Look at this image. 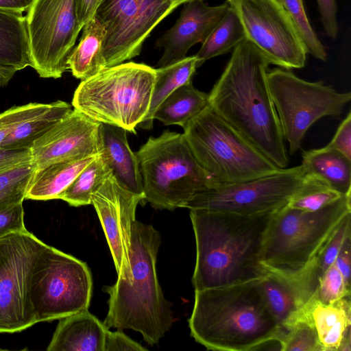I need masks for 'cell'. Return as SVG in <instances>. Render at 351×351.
I'll use <instances>...</instances> for the list:
<instances>
[{
	"mask_svg": "<svg viewBox=\"0 0 351 351\" xmlns=\"http://www.w3.org/2000/svg\"><path fill=\"white\" fill-rule=\"evenodd\" d=\"M23 13L0 8V65L16 71L30 66L26 19Z\"/></svg>",
	"mask_w": 351,
	"mask_h": 351,
	"instance_id": "obj_26",
	"label": "cell"
},
{
	"mask_svg": "<svg viewBox=\"0 0 351 351\" xmlns=\"http://www.w3.org/2000/svg\"><path fill=\"white\" fill-rule=\"evenodd\" d=\"M350 258L351 235L346 239L336 259L335 264L342 274L346 285L350 288Z\"/></svg>",
	"mask_w": 351,
	"mask_h": 351,
	"instance_id": "obj_43",
	"label": "cell"
},
{
	"mask_svg": "<svg viewBox=\"0 0 351 351\" xmlns=\"http://www.w3.org/2000/svg\"><path fill=\"white\" fill-rule=\"evenodd\" d=\"M267 82L291 154L300 149L306 131L315 122L324 117L340 115L351 99L350 92L338 93L322 81H306L289 69L268 71Z\"/></svg>",
	"mask_w": 351,
	"mask_h": 351,
	"instance_id": "obj_10",
	"label": "cell"
},
{
	"mask_svg": "<svg viewBox=\"0 0 351 351\" xmlns=\"http://www.w3.org/2000/svg\"><path fill=\"white\" fill-rule=\"evenodd\" d=\"M269 62L245 38L208 93V106L280 169L289 157L267 82Z\"/></svg>",
	"mask_w": 351,
	"mask_h": 351,
	"instance_id": "obj_1",
	"label": "cell"
},
{
	"mask_svg": "<svg viewBox=\"0 0 351 351\" xmlns=\"http://www.w3.org/2000/svg\"><path fill=\"white\" fill-rule=\"evenodd\" d=\"M351 213V194L313 212L286 204L276 212L265 237L262 263L268 271L295 273L320 252L343 218Z\"/></svg>",
	"mask_w": 351,
	"mask_h": 351,
	"instance_id": "obj_7",
	"label": "cell"
},
{
	"mask_svg": "<svg viewBox=\"0 0 351 351\" xmlns=\"http://www.w3.org/2000/svg\"><path fill=\"white\" fill-rule=\"evenodd\" d=\"M45 245L27 229L0 239V332H20L36 324L29 278Z\"/></svg>",
	"mask_w": 351,
	"mask_h": 351,
	"instance_id": "obj_13",
	"label": "cell"
},
{
	"mask_svg": "<svg viewBox=\"0 0 351 351\" xmlns=\"http://www.w3.org/2000/svg\"><path fill=\"white\" fill-rule=\"evenodd\" d=\"M71 106L58 100L42 104L26 119L15 126L1 146L7 148H31L32 144L72 110Z\"/></svg>",
	"mask_w": 351,
	"mask_h": 351,
	"instance_id": "obj_27",
	"label": "cell"
},
{
	"mask_svg": "<svg viewBox=\"0 0 351 351\" xmlns=\"http://www.w3.org/2000/svg\"><path fill=\"white\" fill-rule=\"evenodd\" d=\"M92 291L86 263L45 244L29 278V298L36 324L87 310Z\"/></svg>",
	"mask_w": 351,
	"mask_h": 351,
	"instance_id": "obj_9",
	"label": "cell"
},
{
	"mask_svg": "<svg viewBox=\"0 0 351 351\" xmlns=\"http://www.w3.org/2000/svg\"><path fill=\"white\" fill-rule=\"evenodd\" d=\"M147 348L132 340L122 330H108L104 342V351H145Z\"/></svg>",
	"mask_w": 351,
	"mask_h": 351,
	"instance_id": "obj_41",
	"label": "cell"
},
{
	"mask_svg": "<svg viewBox=\"0 0 351 351\" xmlns=\"http://www.w3.org/2000/svg\"><path fill=\"white\" fill-rule=\"evenodd\" d=\"M328 147L340 152L351 160V112L349 111L346 118L339 125L333 138Z\"/></svg>",
	"mask_w": 351,
	"mask_h": 351,
	"instance_id": "obj_39",
	"label": "cell"
},
{
	"mask_svg": "<svg viewBox=\"0 0 351 351\" xmlns=\"http://www.w3.org/2000/svg\"><path fill=\"white\" fill-rule=\"evenodd\" d=\"M33 0H0V8L24 12Z\"/></svg>",
	"mask_w": 351,
	"mask_h": 351,
	"instance_id": "obj_45",
	"label": "cell"
},
{
	"mask_svg": "<svg viewBox=\"0 0 351 351\" xmlns=\"http://www.w3.org/2000/svg\"><path fill=\"white\" fill-rule=\"evenodd\" d=\"M155 78V69L143 63L107 67L82 80L72 106L93 121L135 133L148 114Z\"/></svg>",
	"mask_w": 351,
	"mask_h": 351,
	"instance_id": "obj_6",
	"label": "cell"
},
{
	"mask_svg": "<svg viewBox=\"0 0 351 351\" xmlns=\"http://www.w3.org/2000/svg\"><path fill=\"white\" fill-rule=\"evenodd\" d=\"M36 167L32 160L0 171V208L23 202Z\"/></svg>",
	"mask_w": 351,
	"mask_h": 351,
	"instance_id": "obj_33",
	"label": "cell"
},
{
	"mask_svg": "<svg viewBox=\"0 0 351 351\" xmlns=\"http://www.w3.org/2000/svg\"><path fill=\"white\" fill-rule=\"evenodd\" d=\"M98 144L99 154L117 182L128 191L144 195L138 160L136 153L130 147L127 131L117 126L100 123Z\"/></svg>",
	"mask_w": 351,
	"mask_h": 351,
	"instance_id": "obj_20",
	"label": "cell"
},
{
	"mask_svg": "<svg viewBox=\"0 0 351 351\" xmlns=\"http://www.w3.org/2000/svg\"><path fill=\"white\" fill-rule=\"evenodd\" d=\"M111 173L110 168L98 154L60 194L59 199L75 207L91 204L93 193Z\"/></svg>",
	"mask_w": 351,
	"mask_h": 351,
	"instance_id": "obj_31",
	"label": "cell"
},
{
	"mask_svg": "<svg viewBox=\"0 0 351 351\" xmlns=\"http://www.w3.org/2000/svg\"><path fill=\"white\" fill-rule=\"evenodd\" d=\"M277 210L254 215L190 210L196 242L195 290L264 278L268 270L262 263L263 246Z\"/></svg>",
	"mask_w": 351,
	"mask_h": 351,
	"instance_id": "obj_2",
	"label": "cell"
},
{
	"mask_svg": "<svg viewBox=\"0 0 351 351\" xmlns=\"http://www.w3.org/2000/svg\"><path fill=\"white\" fill-rule=\"evenodd\" d=\"M189 326L194 339L212 350H255L281 336L258 280L195 290Z\"/></svg>",
	"mask_w": 351,
	"mask_h": 351,
	"instance_id": "obj_3",
	"label": "cell"
},
{
	"mask_svg": "<svg viewBox=\"0 0 351 351\" xmlns=\"http://www.w3.org/2000/svg\"><path fill=\"white\" fill-rule=\"evenodd\" d=\"M208 104V94L195 88L192 82L174 90L158 106L154 119L165 125H178L183 128Z\"/></svg>",
	"mask_w": 351,
	"mask_h": 351,
	"instance_id": "obj_29",
	"label": "cell"
},
{
	"mask_svg": "<svg viewBox=\"0 0 351 351\" xmlns=\"http://www.w3.org/2000/svg\"><path fill=\"white\" fill-rule=\"evenodd\" d=\"M197 66L195 56L185 58L169 65L155 69L156 78L148 114L138 125L145 130L152 129L154 114L158 106L174 90L192 82Z\"/></svg>",
	"mask_w": 351,
	"mask_h": 351,
	"instance_id": "obj_28",
	"label": "cell"
},
{
	"mask_svg": "<svg viewBox=\"0 0 351 351\" xmlns=\"http://www.w3.org/2000/svg\"><path fill=\"white\" fill-rule=\"evenodd\" d=\"M316 258L298 272L268 271L258 280L265 300L280 326L281 338L295 324L304 320L307 306L316 295L319 282Z\"/></svg>",
	"mask_w": 351,
	"mask_h": 351,
	"instance_id": "obj_17",
	"label": "cell"
},
{
	"mask_svg": "<svg viewBox=\"0 0 351 351\" xmlns=\"http://www.w3.org/2000/svg\"><path fill=\"white\" fill-rule=\"evenodd\" d=\"M8 132L7 131L0 129V146H1V143H3L4 138L8 135Z\"/></svg>",
	"mask_w": 351,
	"mask_h": 351,
	"instance_id": "obj_47",
	"label": "cell"
},
{
	"mask_svg": "<svg viewBox=\"0 0 351 351\" xmlns=\"http://www.w3.org/2000/svg\"><path fill=\"white\" fill-rule=\"evenodd\" d=\"M350 295L324 304L315 295L308 304L305 321L313 324L324 351H339L343 339L350 333Z\"/></svg>",
	"mask_w": 351,
	"mask_h": 351,
	"instance_id": "obj_22",
	"label": "cell"
},
{
	"mask_svg": "<svg viewBox=\"0 0 351 351\" xmlns=\"http://www.w3.org/2000/svg\"><path fill=\"white\" fill-rule=\"evenodd\" d=\"M23 202L0 208V239L10 234L26 230Z\"/></svg>",
	"mask_w": 351,
	"mask_h": 351,
	"instance_id": "obj_38",
	"label": "cell"
},
{
	"mask_svg": "<svg viewBox=\"0 0 351 351\" xmlns=\"http://www.w3.org/2000/svg\"><path fill=\"white\" fill-rule=\"evenodd\" d=\"M343 277L335 263L324 271L319 279L317 298L324 304L334 302L345 296L350 295Z\"/></svg>",
	"mask_w": 351,
	"mask_h": 351,
	"instance_id": "obj_37",
	"label": "cell"
},
{
	"mask_svg": "<svg viewBox=\"0 0 351 351\" xmlns=\"http://www.w3.org/2000/svg\"><path fill=\"white\" fill-rule=\"evenodd\" d=\"M82 29L80 40L70 54L68 66L75 77L84 80L106 68L103 53L106 29L95 16Z\"/></svg>",
	"mask_w": 351,
	"mask_h": 351,
	"instance_id": "obj_25",
	"label": "cell"
},
{
	"mask_svg": "<svg viewBox=\"0 0 351 351\" xmlns=\"http://www.w3.org/2000/svg\"><path fill=\"white\" fill-rule=\"evenodd\" d=\"M32 160L29 148H7L0 146V171Z\"/></svg>",
	"mask_w": 351,
	"mask_h": 351,
	"instance_id": "obj_42",
	"label": "cell"
},
{
	"mask_svg": "<svg viewBox=\"0 0 351 351\" xmlns=\"http://www.w3.org/2000/svg\"><path fill=\"white\" fill-rule=\"evenodd\" d=\"M316 1L326 34L330 38L335 39L339 31L336 0H316Z\"/></svg>",
	"mask_w": 351,
	"mask_h": 351,
	"instance_id": "obj_40",
	"label": "cell"
},
{
	"mask_svg": "<svg viewBox=\"0 0 351 351\" xmlns=\"http://www.w3.org/2000/svg\"><path fill=\"white\" fill-rule=\"evenodd\" d=\"M160 243V234L152 225L135 221L130 249L132 281L117 277L112 286L104 289L110 295L105 326L139 332L151 346L158 343L173 323L171 304L164 297L156 273Z\"/></svg>",
	"mask_w": 351,
	"mask_h": 351,
	"instance_id": "obj_4",
	"label": "cell"
},
{
	"mask_svg": "<svg viewBox=\"0 0 351 351\" xmlns=\"http://www.w3.org/2000/svg\"><path fill=\"white\" fill-rule=\"evenodd\" d=\"M243 25L245 37L269 64L301 69L307 52L287 12L276 0H227Z\"/></svg>",
	"mask_w": 351,
	"mask_h": 351,
	"instance_id": "obj_15",
	"label": "cell"
},
{
	"mask_svg": "<svg viewBox=\"0 0 351 351\" xmlns=\"http://www.w3.org/2000/svg\"><path fill=\"white\" fill-rule=\"evenodd\" d=\"M302 165L341 195L351 194V160L328 147L304 151Z\"/></svg>",
	"mask_w": 351,
	"mask_h": 351,
	"instance_id": "obj_24",
	"label": "cell"
},
{
	"mask_svg": "<svg viewBox=\"0 0 351 351\" xmlns=\"http://www.w3.org/2000/svg\"><path fill=\"white\" fill-rule=\"evenodd\" d=\"M350 216L351 213H349L343 218L333 235L317 256L316 265L319 279L328 267L335 263L346 239L351 235Z\"/></svg>",
	"mask_w": 351,
	"mask_h": 351,
	"instance_id": "obj_36",
	"label": "cell"
},
{
	"mask_svg": "<svg viewBox=\"0 0 351 351\" xmlns=\"http://www.w3.org/2000/svg\"><path fill=\"white\" fill-rule=\"evenodd\" d=\"M282 351H324L315 328L308 322H300L278 341Z\"/></svg>",
	"mask_w": 351,
	"mask_h": 351,
	"instance_id": "obj_35",
	"label": "cell"
},
{
	"mask_svg": "<svg viewBox=\"0 0 351 351\" xmlns=\"http://www.w3.org/2000/svg\"><path fill=\"white\" fill-rule=\"evenodd\" d=\"M97 156L36 167L29 180L25 199L42 201L59 199L60 194Z\"/></svg>",
	"mask_w": 351,
	"mask_h": 351,
	"instance_id": "obj_23",
	"label": "cell"
},
{
	"mask_svg": "<svg viewBox=\"0 0 351 351\" xmlns=\"http://www.w3.org/2000/svg\"><path fill=\"white\" fill-rule=\"evenodd\" d=\"M25 19L30 66L40 77H61L82 29L77 0H33Z\"/></svg>",
	"mask_w": 351,
	"mask_h": 351,
	"instance_id": "obj_11",
	"label": "cell"
},
{
	"mask_svg": "<svg viewBox=\"0 0 351 351\" xmlns=\"http://www.w3.org/2000/svg\"><path fill=\"white\" fill-rule=\"evenodd\" d=\"M342 195L317 177L306 173L303 182L289 199L290 208L313 212L339 199Z\"/></svg>",
	"mask_w": 351,
	"mask_h": 351,
	"instance_id": "obj_32",
	"label": "cell"
},
{
	"mask_svg": "<svg viewBox=\"0 0 351 351\" xmlns=\"http://www.w3.org/2000/svg\"><path fill=\"white\" fill-rule=\"evenodd\" d=\"M305 175L300 165L245 182L220 185L197 194L185 208L241 215L276 210L287 204Z\"/></svg>",
	"mask_w": 351,
	"mask_h": 351,
	"instance_id": "obj_14",
	"label": "cell"
},
{
	"mask_svg": "<svg viewBox=\"0 0 351 351\" xmlns=\"http://www.w3.org/2000/svg\"><path fill=\"white\" fill-rule=\"evenodd\" d=\"M144 199L156 209L185 208L198 193L220 184L197 162L183 134L165 130L136 152Z\"/></svg>",
	"mask_w": 351,
	"mask_h": 351,
	"instance_id": "obj_5",
	"label": "cell"
},
{
	"mask_svg": "<svg viewBox=\"0 0 351 351\" xmlns=\"http://www.w3.org/2000/svg\"><path fill=\"white\" fill-rule=\"evenodd\" d=\"M285 10L295 26L305 47L307 54L322 61H326L327 53L325 48L311 27L303 0H276Z\"/></svg>",
	"mask_w": 351,
	"mask_h": 351,
	"instance_id": "obj_34",
	"label": "cell"
},
{
	"mask_svg": "<svg viewBox=\"0 0 351 351\" xmlns=\"http://www.w3.org/2000/svg\"><path fill=\"white\" fill-rule=\"evenodd\" d=\"M184 4L175 24L156 41V46L164 49L158 68L185 58L193 45L202 44L230 7L227 1L215 6L208 5L204 0Z\"/></svg>",
	"mask_w": 351,
	"mask_h": 351,
	"instance_id": "obj_19",
	"label": "cell"
},
{
	"mask_svg": "<svg viewBox=\"0 0 351 351\" xmlns=\"http://www.w3.org/2000/svg\"><path fill=\"white\" fill-rule=\"evenodd\" d=\"M144 195L122 186L111 173L92 195L93 205L104 230L118 277L129 282L132 274L130 249L136 210Z\"/></svg>",
	"mask_w": 351,
	"mask_h": 351,
	"instance_id": "obj_16",
	"label": "cell"
},
{
	"mask_svg": "<svg viewBox=\"0 0 351 351\" xmlns=\"http://www.w3.org/2000/svg\"><path fill=\"white\" fill-rule=\"evenodd\" d=\"M99 124L73 109L32 144L30 149L36 167L98 155Z\"/></svg>",
	"mask_w": 351,
	"mask_h": 351,
	"instance_id": "obj_18",
	"label": "cell"
},
{
	"mask_svg": "<svg viewBox=\"0 0 351 351\" xmlns=\"http://www.w3.org/2000/svg\"><path fill=\"white\" fill-rule=\"evenodd\" d=\"M178 6L171 0H104L95 16L106 29V67L138 56L152 30Z\"/></svg>",
	"mask_w": 351,
	"mask_h": 351,
	"instance_id": "obj_12",
	"label": "cell"
},
{
	"mask_svg": "<svg viewBox=\"0 0 351 351\" xmlns=\"http://www.w3.org/2000/svg\"><path fill=\"white\" fill-rule=\"evenodd\" d=\"M171 1L178 4L179 5H180L182 4L186 3L193 1V0H171Z\"/></svg>",
	"mask_w": 351,
	"mask_h": 351,
	"instance_id": "obj_48",
	"label": "cell"
},
{
	"mask_svg": "<svg viewBox=\"0 0 351 351\" xmlns=\"http://www.w3.org/2000/svg\"><path fill=\"white\" fill-rule=\"evenodd\" d=\"M245 38L241 19L230 5L195 55L197 60V66L209 59L230 52Z\"/></svg>",
	"mask_w": 351,
	"mask_h": 351,
	"instance_id": "obj_30",
	"label": "cell"
},
{
	"mask_svg": "<svg viewBox=\"0 0 351 351\" xmlns=\"http://www.w3.org/2000/svg\"><path fill=\"white\" fill-rule=\"evenodd\" d=\"M59 320L47 351H104L108 329L88 309Z\"/></svg>",
	"mask_w": 351,
	"mask_h": 351,
	"instance_id": "obj_21",
	"label": "cell"
},
{
	"mask_svg": "<svg viewBox=\"0 0 351 351\" xmlns=\"http://www.w3.org/2000/svg\"><path fill=\"white\" fill-rule=\"evenodd\" d=\"M182 128L197 162L220 185L245 182L280 169L208 104Z\"/></svg>",
	"mask_w": 351,
	"mask_h": 351,
	"instance_id": "obj_8",
	"label": "cell"
},
{
	"mask_svg": "<svg viewBox=\"0 0 351 351\" xmlns=\"http://www.w3.org/2000/svg\"><path fill=\"white\" fill-rule=\"evenodd\" d=\"M104 0H77L79 23L82 27L92 19Z\"/></svg>",
	"mask_w": 351,
	"mask_h": 351,
	"instance_id": "obj_44",
	"label": "cell"
},
{
	"mask_svg": "<svg viewBox=\"0 0 351 351\" xmlns=\"http://www.w3.org/2000/svg\"><path fill=\"white\" fill-rule=\"evenodd\" d=\"M16 71L12 67L0 65V86H6Z\"/></svg>",
	"mask_w": 351,
	"mask_h": 351,
	"instance_id": "obj_46",
	"label": "cell"
}]
</instances>
